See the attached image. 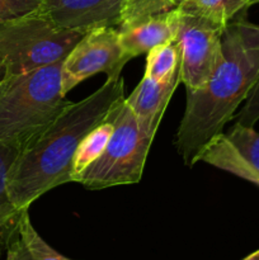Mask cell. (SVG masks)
<instances>
[{
	"mask_svg": "<svg viewBox=\"0 0 259 260\" xmlns=\"http://www.w3.org/2000/svg\"><path fill=\"white\" fill-rule=\"evenodd\" d=\"M124 0H43L41 12L68 29L116 27Z\"/></svg>",
	"mask_w": 259,
	"mask_h": 260,
	"instance_id": "cell-10",
	"label": "cell"
},
{
	"mask_svg": "<svg viewBox=\"0 0 259 260\" xmlns=\"http://www.w3.org/2000/svg\"><path fill=\"white\" fill-rule=\"evenodd\" d=\"M5 260H73L51 248L36 231L28 210H23L12 225Z\"/></svg>",
	"mask_w": 259,
	"mask_h": 260,
	"instance_id": "cell-12",
	"label": "cell"
},
{
	"mask_svg": "<svg viewBox=\"0 0 259 260\" xmlns=\"http://www.w3.org/2000/svg\"><path fill=\"white\" fill-rule=\"evenodd\" d=\"M124 98L121 76L106 80L85 99L71 103L42 134L20 149L8 174V193L18 212L28 210L48 190L71 182L74 155L80 142Z\"/></svg>",
	"mask_w": 259,
	"mask_h": 260,
	"instance_id": "cell-2",
	"label": "cell"
},
{
	"mask_svg": "<svg viewBox=\"0 0 259 260\" xmlns=\"http://www.w3.org/2000/svg\"><path fill=\"white\" fill-rule=\"evenodd\" d=\"M236 123L244 127H254L259 121V80L244 102L243 108L235 116Z\"/></svg>",
	"mask_w": 259,
	"mask_h": 260,
	"instance_id": "cell-18",
	"label": "cell"
},
{
	"mask_svg": "<svg viewBox=\"0 0 259 260\" xmlns=\"http://www.w3.org/2000/svg\"><path fill=\"white\" fill-rule=\"evenodd\" d=\"M5 78V68H4V63H3L2 58H0V81Z\"/></svg>",
	"mask_w": 259,
	"mask_h": 260,
	"instance_id": "cell-20",
	"label": "cell"
},
{
	"mask_svg": "<svg viewBox=\"0 0 259 260\" xmlns=\"http://www.w3.org/2000/svg\"><path fill=\"white\" fill-rule=\"evenodd\" d=\"M249 7V0H184L178 9L184 14L205 18L225 27Z\"/></svg>",
	"mask_w": 259,
	"mask_h": 260,
	"instance_id": "cell-13",
	"label": "cell"
},
{
	"mask_svg": "<svg viewBox=\"0 0 259 260\" xmlns=\"http://www.w3.org/2000/svg\"><path fill=\"white\" fill-rule=\"evenodd\" d=\"M221 50L207 83L197 90H187L185 111L175 137L187 167L200 161L259 80V25L246 19V12L226 25Z\"/></svg>",
	"mask_w": 259,
	"mask_h": 260,
	"instance_id": "cell-1",
	"label": "cell"
},
{
	"mask_svg": "<svg viewBox=\"0 0 259 260\" xmlns=\"http://www.w3.org/2000/svg\"><path fill=\"white\" fill-rule=\"evenodd\" d=\"M19 151L20 146L15 142L0 141V230L12 226L20 213L8 193V174Z\"/></svg>",
	"mask_w": 259,
	"mask_h": 260,
	"instance_id": "cell-16",
	"label": "cell"
},
{
	"mask_svg": "<svg viewBox=\"0 0 259 260\" xmlns=\"http://www.w3.org/2000/svg\"><path fill=\"white\" fill-rule=\"evenodd\" d=\"M178 18L174 0H124L116 28L123 48L135 58L174 40Z\"/></svg>",
	"mask_w": 259,
	"mask_h": 260,
	"instance_id": "cell-7",
	"label": "cell"
},
{
	"mask_svg": "<svg viewBox=\"0 0 259 260\" xmlns=\"http://www.w3.org/2000/svg\"><path fill=\"white\" fill-rule=\"evenodd\" d=\"M225 27L179 10L174 38L180 48V83L187 90L202 88L215 71L222 55Z\"/></svg>",
	"mask_w": 259,
	"mask_h": 260,
	"instance_id": "cell-8",
	"label": "cell"
},
{
	"mask_svg": "<svg viewBox=\"0 0 259 260\" xmlns=\"http://www.w3.org/2000/svg\"><path fill=\"white\" fill-rule=\"evenodd\" d=\"M249 3H250V5H253V4H258L259 0H249Z\"/></svg>",
	"mask_w": 259,
	"mask_h": 260,
	"instance_id": "cell-21",
	"label": "cell"
},
{
	"mask_svg": "<svg viewBox=\"0 0 259 260\" xmlns=\"http://www.w3.org/2000/svg\"><path fill=\"white\" fill-rule=\"evenodd\" d=\"M200 161L259 187V132L235 123L208 145Z\"/></svg>",
	"mask_w": 259,
	"mask_h": 260,
	"instance_id": "cell-9",
	"label": "cell"
},
{
	"mask_svg": "<svg viewBox=\"0 0 259 260\" xmlns=\"http://www.w3.org/2000/svg\"><path fill=\"white\" fill-rule=\"evenodd\" d=\"M42 4L43 0H0V23L30 14Z\"/></svg>",
	"mask_w": 259,
	"mask_h": 260,
	"instance_id": "cell-17",
	"label": "cell"
},
{
	"mask_svg": "<svg viewBox=\"0 0 259 260\" xmlns=\"http://www.w3.org/2000/svg\"><path fill=\"white\" fill-rule=\"evenodd\" d=\"M61 66L62 61L0 81V141L22 149L73 103L62 94Z\"/></svg>",
	"mask_w": 259,
	"mask_h": 260,
	"instance_id": "cell-3",
	"label": "cell"
},
{
	"mask_svg": "<svg viewBox=\"0 0 259 260\" xmlns=\"http://www.w3.org/2000/svg\"><path fill=\"white\" fill-rule=\"evenodd\" d=\"M243 260H259V250L254 251V253H251L250 255H248L246 258H244Z\"/></svg>",
	"mask_w": 259,
	"mask_h": 260,
	"instance_id": "cell-19",
	"label": "cell"
},
{
	"mask_svg": "<svg viewBox=\"0 0 259 260\" xmlns=\"http://www.w3.org/2000/svg\"><path fill=\"white\" fill-rule=\"evenodd\" d=\"M85 33L57 25L40 9L0 23V58L5 78L61 62Z\"/></svg>",
	"mask_w": 259,
	"mask_h": 260,
	"instance_id": "cell-4",
	"label": "cell"
},
{
	"mask_svg": "<svg viewBox=\"0 0 259 260\" xmlns=\"http://www.w3.org/2000/svg\"><path fill=\"white\" fill-rule=\"evenodd\" d=\"M145 76L157 81L172 78L180 68V48L174 40L155 46L146 53Z\"/></svg>",
	"mask_w": 259,
	"mask_h": 260,
	"instance_id": "cell-15",
	"label": "cell"
},
{
	"mask_svg": "<svg viewBox=\"0 0 259 260\" xmlns=\"http://www.w3.org/2000/svg\"><path fill=\"white\" fill-rule=\"evenodd\" d=\"M174 2H175V3H177V4H178V5H179V4H180V3H182V2H184V0H174Z\"/></svg>",
	"mask_w": 259,
	"mask_h": 260,
	"instance_id": "cell-22",
	"label": "cell"
},
{
	"mask_svg": "<svg viewBox=\"0 0 259 260\" xmlns=\"http://www.w3.org/2000/svg\"><path fill=\"white\" fill-rule=\"evenodd\" d=\"M130 60L132 57L122 46L116 27L88 30L62 61V94L66 95L81 81L99 73L106 74L107 80H116Z\"/></svg>",
	"mask_w": 259,
	"mask_h": 260,
	"instance_id": "cell-6",
	"label": "cell"
},
{
	"mask_svg": "<svg viewBox=\"0 0 259 260\" xmlns=\"http://www.w3.org/2000/svg\"><path fill=\"white\" fill-rule=\"evenodd\" d=\"M109 117L113 132L106 149L76 180L90 190L139 183L155 137L140 126L124 99Z\"/></svg>",
	"mask_w": 259,
	"mask_h": 260,
	"instance_id": "cell-5",
	"label": "cell"
},
{
	"mask_svg": "<svg viewBox=\"0 0 259 260\" xmlns=\"http://www.w3.org/2000/svg\"><path fill=\"white\" fill-rule=\"evenodd\" d=\"M180 83V68L172 78L157 81L144 75L139 85L124 102L136 117L140 126L155 136L173 93Z\"/></svg>",
	"mask_w": 259,
	"mask_h": 260,
	"instance_id": "cell-11",
	"label": "cell"
},
{
	"mask_svg": "<svg viewBox=\"0 0 259 260\" xmlns=\"http://www.w3.org/2000/svg\"><path fill=\"white\" fill-rule=\"evenodd\" d=\"M113 132V122L111 117L96 127H94L88 135L83 139L79 145L73 160V172H71V182L78 180L79 175L89 167L93 161H95L102 152L106 149L109 139Z\"/></svg>",
	"mask_w": 259,
	"mask_h": 260,
	"instance_id": "cell-14",
	"label": "cell"
}]
</instances>
